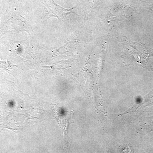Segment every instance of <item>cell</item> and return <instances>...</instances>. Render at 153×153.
Returning <instances> with one entry per match:
<instances>
[{"label": "cell", "mask_w": 153, "mask_h": 153, "mask_svg": "<svg viewBox=\"0 0 153 153\" xmlns=\"http://www.w3.org/2000/svg\"><path fill=\"white\" fill-rule=\"evenodd\" d=\"M43 4L47 7L50 17H57L58 19H62L68 14L73 13L74 8L67 9L58 5L53 0H42Z\"/></svg>", "instance_id": "cell-1"}]
</instances>
